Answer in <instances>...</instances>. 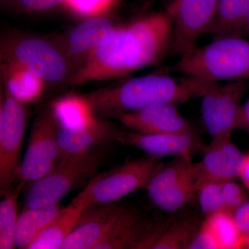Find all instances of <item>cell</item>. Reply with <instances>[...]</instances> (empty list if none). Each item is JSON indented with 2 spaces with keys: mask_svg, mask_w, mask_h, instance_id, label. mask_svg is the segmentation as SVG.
I'll return each instance as SVG.
<instances>
[{
  "mask_svg": "<svg viewBox=\"0 0 249 249\" xmlns=\"http://www.w3.org/2000/svg\"><path fill=\"white\" fill-rule=\"evenodd\" d=\"M201 224L197 214L172 221L153 249H188Z\"/></svg>",
  "mask_w": 249,
  "mask_h": 249,
  "instance_id": "484cf974",
  "label": "cell"
},
{
  "mask_svg": "<svg viewBox=\"0 0 249 249\" xmlns=\"http://www.w3.org/2000/svg\"><path fill=\"white\" fill-rule=\"evenodd\" d=\"M219 0H171L165 9L173 27L171 51L182 55L206 34L217 14Z\"/></svg>",
  "mask_w": 249,
  "mask_h": 249,
  "instance_id": "30bf717a",
  "label": "cell"
},
{
  "mask_svg": "<svg viewBox=\"0 0 249 249\" xmlns=\"http://www.w3.org/2000/svg\"><path fill=\"white\" fill-rule=\"evenodd\" d=\"M173 27L165 12L154 13L116 27L69 77L70 85L121 78L162 60L172 47Z\"/></svg>",
  "mask_w": 249,
  "mask_h": 249,
  "instance_id": "6da1fadb",
  "label": "cell"
},
{
  "mask_svg": "<svg viewBox=\"0 0 249 249\" xmlns=\"http://www.w3.org/2000/svg\"><path fill=\"white\" fill-rule=\"evenodd\" d=\"M15 186V185H14ZM3 195L0 202V249L16 247V232L18 218V197L25 184L17 183Z\"/></svg>",
  "mask_w": 249,
  "mask_h": 249,
  "instance_id": "d4e9b609",
  "label": "cell"
},
{
  "mask_svg": "<svg viewBox=\"0 0 249 249\" xmlns=\"http://www.w3.org/2000/svg\"><path fill=\"white\" fill-rule=\"evenodd\" d=\"M18 4L23 9L29 11H48L60 5H65V0H17Z\"/></svg>",
  "mask_w": 249,
  "mask_h": 249,
  "instance_id": "f546056e",
  "label": "cell"
},
{
  "mask_svg": "<svg viewBox=\"0 0 249 249\" xmlns=\"http://www.w3.org/2000/svg\"><path fill=\"white\" fill-rule=\"evenodd\" d=\"M51 112L59 128L76 130L96 124V116L85 95L69 94L52 103Z\"/></svg>",
  "mask_w": 249,
  "mask_h": 249,
  "instance_id": "d6986e66",
  "label": "cell"
},
{
  "mask_svg": "<svg viewBox=\"0 0 249 249\" xmlns=\"http://www.w3.org/2000/svg\"><path fill=\"white\" fill-rule=\"evenodd\" d=\"M27 127L24 105L5 90L0 105V194L14 186Z\"/></svg>",
  "mask_w": 249,
  "mask_h": 249,
  "instance_id": "52a82bcc",
  "label": "cell"
},
{
  "mask_svg": "<svg viewBox=\"0 0 249 249\" xmlns=\"http://www.w3.org/2000/svg\"><path fill=\"white\" fill-rule=\"evenodd\" d=\"M119 130L109 123L100 119L92 125L76 130L58 127L59 162L89 151L104 142H114V136Z\"/></svg>",
  "mask_w": 249,
  "mask_h": 249,
  "instance_id": "2e32d148",
  "label": "cell"
},
{
  "mask_svg": "<svg viewBox=\"0 0 249 249\" xmlns=\"http://www.w3.org/2000/svg\"><path fill=\"white\" fill-rule=\"evenodd\" d=\"M104 154L103 149L96 147L59 162L50 173L30 184L24 209L60 204L70 192L96 173Z\"/></svg>",
  "mask_w": 249,
  "mask_h": 249,
  "instance_id": "5b68a950",
  "label": "cell"
},
{
  "mask_svg": "<svg viewBox=\"0 0 249 249\" xmlns=\"http://www.w3.org/2000/svg\"><path fill=\"white\" fill-rule=\"evenodd\" d=\"M83 209L69 205L45 226L27 249H60L73 231Z\"/></svg>",
  "mask_w": 249,
  "mask_h": 249,
  "instance_id": "44dd1931",
  "label": "cell"
},
{
  "mask_svg": "<svg viewBox=\"0 0 249 249\" xmlns=\"http://www.w3.org/2000/svg\"><path fill=\"white\" fill-rule=\"evenodd\" d=\"M57 134L58 125L51 111L42 113L33 126L16 183L31 184L56 167L60 157Z\"/></svg>",
  "mask_w": 249,
  "mask_h": 249,
  "instance_id": "9c48e42d",
  "label": "cell"
},
{
  "mask_svg": "<svg viewBox=\"0 0 249 249\" xmlns=\"http://www.w3.org/2000/svg\"><path fill=\"white\" fill-rule=\"evenodd\" d=\"M5 89L15 99L29 104L42 96L46 82L35 73L14 62L1 61Z\"/></svg>",
  "mask_w": 249,
  "mask_h": 249,
  "instance_id": "ffe728a7",
  "label": "cell"
},
{
  "mask_svg": "<svg viewBox=\"0 0 249 249\" xmlns=\"http://www.w3.org/2000/svg\"><path fill=\"white\" fill-rule=\"evenodd\" d=\"M242 36L249 39V9L248 12H247V16H246L245 23H244Z\"/></svg>",
  "mask_w": 249,
  "mask_h": 249,
  "instance_id": "836d02e7",
  "label": "cell"
},
{
  "mask_svg": "<svg viewBox=\"0 0 249 249\" xmlns=\"http://www.w3.org/2000/svg\"><path fill=\"white\" fill-rule=\"evenodd\" d=\"M220 249H245V235L236 224L232 211H221L206 216Z\"/></svg>",
  "mask_w": 249,
  "mask_h": 249,
  "instance_id": "4316f807",
  "label": "cell"
},
{
  "mask_svg": "<svg viewBox=\"0 0 249 249\" xmlns=\"http://www.w3.org/2000/svg\"><path fill=\"white\" fill-rule=\"evenodd\" d=\"M249 89V80L211 83L201 98V114L211 139L231 137L237 129L242 98Z\"/></svg>",
  "mask_w": 249,
  "mask_h": 249,
  "instance_id": "ba28073f",
  "label": "cell"
},
{
  "mask_svg": "<svg viewBox=\"0 0 249 249\" xmlns=\"http://www.w3.org/2000/svg\"><path fill=\"white\" fill-rule=\"evenodd\" d=\"M232 212L241 232L245 235L249 234V199L244 201Z\"/></svg>",
  "mask_w": 249,
  "mask_h": 249,
  "instance_id": "4dcf8cb0",
  "label": "cell"
},
{
  "mask_svg": "<svg viewBox=\"0 0 249 249\" xmlns=\"http://www.w3.org/2000/svg\"><path fill=\"white\" fill-rule=\"evenodd\" d=\"M249 9V0H219L217 14L206 32L213 38L242 36L244 23Z\"/></svg>",
  "mask_w": 249,
  "mask_h": 249,
  "instance_id": "7402d4cb",
  "label": "cell"
},
{
  "mask_svg": "<svg viewBox=\"0 0 249 249\" xmlns=\"http://www.w3.org/2000/svg\"><path fill=\"white\" fill-rule=\"evenodd\" d=\"M165 163L147 157L131 160L91 178L70 206L84 209L90 206L119 202L124 196L145 189Z\"/></svg>",
  "mask_w": 249,
  "mask_h": 249,
  "instance_id": "277c9868",
  "label": "cell"
},
{
  "mask_svg": "<svg viewBox=\"0 0 249 249\" xmlns=\"http://www.w3.org/2000/svg\"><path fill=\"white\" fill-rule=\"evenodd\" d=\"M172 221H151L136 208L124 206L107 235L95 249H153Z\"/></svg>",
  "mask_w": 249,
  "mask_h": 249,
  "instance_id": "8fae6325",
  "label": "cell"
},
{
  "mask_svg": "<svg viewBox=\"0 0 249 249\" xmlns=\"http://www.w3.org/2000/svg\"><path fill=\"white\" fill-rule=\"evenodd\" d=\"M212 82L185 76L180 79L163 73L137 77L121 84L85 94L96 116L114 118L157 104H183L201 98Z\"/></svg>",
  "mask_w": 249,
  "mask_h": 249,
  "instance_id": "7a4b0ae2",
  "label": "cell"
},
{
  "mask_svg": "<svg viewBox=\"0 0 249 249\" xmlns=\"http://www.w3.org/2000/svg\"><path fill=\"white\" fill-rule=\"evenodd\" d=\"M116 27L102 16L88 18L69 33L64 52L67 58L83 57L84 60L88 54L110 37Z\"/></svg>",
  "mask_w": 249,
  "mask_h": 249,
  "instance_id": "e0dca14e",
  "label": "cell"
},
{
  "mask_svg": "<svg viewBox=\"0 0 249 249\" xmlns=\"http://www.w3.org/2000/svg\"><path fill=\"white\" fill-rule=\"evenodd\" d=\"M62 209L63 207L60 204L23 209L18 218L16 228V247L27 249L42 229L56 217Z\"/></svg>",
  "mask_w": 249,
  "mask_h": 249,
  "instance_id": "603a6c76",
  "label": "cell"
},
{
  "mask_svg": "<svg viewBox=\"0 0 249 249\" xmlns=\"http://www.w3.org/2000/svg\"><path fill=\"white\" fill-rule=\"evenodd\" d=\"M1 57V61L16 62L46 83H60L70 73V64L65 52L58 46L39 37L8 40L2 46Z\"/></svg>",
  "mask_w": 249,
  "mask_h": 249,
  "instance_id": "8992f818",
  "label": "cell"
},
{
  "mask_svg": "<svg viewBox=\"0 0 249 249\" xmlns=\"http://www.w3.org/2000/svg\"><path fill=\"white\" fill-rule=\"evenodd\" d=\"M245 249H249V234L245 235Z\"/></svg>",
  "mask_w": 249,
  "mask_h": 249,
  "instance_id": "e575fe53",
  "label": "cell"
},
{
  "mask_svg": "<svg viewBox=\"0 0 249 249\" xmlns=\"http://www.w3.org/2000/svg\"><path fill=\"white\" fill-rule=\"evenodd\" d=\"M118 0H65L64 6L71 13L83 17L103 16Z\"/></svg>",
  "mask_w": 249,
  "mask_h": 249,
  "instance_id": "83f0119b",
  "label": "cell"
},
{
  "mask_svg": "<svg viewBox=\"0 0 249 249\" xmlns=\"http://www.w3.org/2000/svg\"><path fill=\"white\" fill-rule=\"evenodd\" d=\"M198 162V188L208 181H230L239 178L245 154L232 142L231 137L212 139L203 148Z\"/></svg>",
  "mask_w": 249,
  "mask_h": 249,
  "instance_id": "5bb4252c",
  "label": "cell"
},
{
  "mask_svg": "<svg viewBox=\"0 0 249 249\" xmlns=\"http://www.w3.org/2000/svg\"><path fill=\"white\" fill-rule=\"evenodd\" d=\"M239 178H240L246 189L249 192V152L245 154V160Z\"/></svg>",
  "mask_w": 249,
  "mask_h": 249,
  "instance_id": "d6a6232c",
  "label": "cell"
},
{
  "mask_svg": "<svg viewBox=\"0 0 249 249\" xmlns=\"http://www.w3.org/2000/svg\"><path fill=\"white\" fill-rule=\"evenodd\" d=\"M173 70L215 83L249 80V39L240 36L213 38L181 55Z\"/></svg>",
  "mask_w": 249,
  "mask_h": 249,
  "instance_id": "3957f363",
  "label": "cell"
},
{
  "mask_svg": "<svg viewBox=\"0 0 249 249\" xmlns=\"http://www.w3.org/2000/svg\"><path fill=\"white\" fill-rule=\"evenodd\" d=\"M188 249H220L213 231L206 221L201 222Z\"/></svg>",
  "mask_w": 249,
  "mask_h": 249,
  "instance_id": "f1b7e54d",
  "label": "cell"
},
{
  "mask_svg": "<svg viewBox=\"0 0 249 249\" xmlns=\"http://www.w3.org/2000/svg\"><path fill=\"white\" fill-rule=\"evenodd\" d=\"M236 130L243 131L249 137V98L242 105Z\"/></svg>",
  "mask_w": 249,
  "mask_h": 249,
  "instance_id": "1f68e13d",
  "label": "cell"
},
{
  "mask_svg": "<svg viewBox=\"0 0 249 249\" xmlns=\"http://www.w3.org/2000/svg\"><path fill=\"white\" fill-rule=\"evenodd\" d=\"M153 1L154 0H145V6H147V5L150 4V3H152V1Z\"/></svg>",
  "mask_w": 249,
  "mask_h": 249,
  "instance_id": "d590c367",
  "label": "cell"
},
{
  "mask_svg": "<svg viewBox=\"0 0 249 249\" xmlns=\"http://www.w3.org/2000/svg\"><path fill=\"white\" fill-rule=\"evenodd\" d=\"M114 142L135 147L149 157L160 160L175 157L192 160V157L205 146L196 131L180 133H141L134 131L119 130Z\"/></svg>",
  "mask_w": 249,
  "mask_h": 249,
  "instance_id": "7c38bea8",
  "label": "cell"
},
{
  "mask_svg": "<svg viewBox=\"0 0 249 249\" xmlns=\"http://www.w3.org/2000/svg\"><path fill=\"white\" fill-rule=\"evenodd\" d=\"M198 165L188 176L151 200L155 206L167 213H175L191 202L197 196Z\"/></svg>",
  "mask_w": 249,
  "mask_h": 249,
  "instance_id": "cb8c5ba5",
  "label": "cell"
},
{
  "mask_svg": "<svg viewBox=\"0 0 249 249\" xmlns=\"http://www.w3.org/2000/svg\"><path fill=\"white\" fill-rule=\"evenodd\" d=\"M196 196L206 216L221 211H233L248 199L245 187L235 180L204 183L198 188Z\"/></svg>",
  "mask_w": 249,
  "mask_h": 249,
  "instance_id": "ac0fdd59",
  "label": "cell"
},
{
  "mask_svg": "<svg viewBox=\"0 0 249 249\" xmlns=\"http://www.w3.org/2000/svg\"><path fill=\"white\" fill-rule=\"evenodd\" d=\"M178 103H157L116 116L124 127L141 133H180L196 131L178 110Z\"/></svg>",
  "mask_w": 249,
  "mask_h": 249,
  "instance_id": "4fadbf2b",
  "label": "cell"
},
{
  "mask_svg": "<svg viewBox=\"0 0 249 249\" xmlns=\"http://www.w3.org/2000/svg\"><path fill=\"white\" fill-rule=\"evenodd\" d=\"M123 207V205L116 202L83 209L61 249H96L107 235Z\"/></svg>",
  "mask_w": 249,
  "mask_h": 249,
  "instance_id": "9a60e30c",
  "label": "cell"
}]
</instances>
